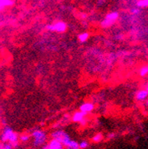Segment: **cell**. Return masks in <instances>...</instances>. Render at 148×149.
I'll return each mask as SVG.
<instances>
[{"mask_svg": "<svg viewBox=\"0 0 148 149\" xmlns=\"http://www.w3.org/2000/svg\"><path fill=\"white\" fill-rule=\"evenodd\" d=\"M0 140L2 142H8L13 146L14 148L19 145V136L11 127L6 126L0 135Z\"/></svg>", "mask_w": 148, "mask_h": 149, "instance_id": "cell-1", "label": "cell"}, {"mask_svg": "<svg viewBox=\"0 0 148 149\" xmlns=\"http://www.w3.org/2000/svg\"><path fill=\"white\" fill-rule=\"evenodd\" d=\"M71 120L73 121V123H79L81 126L84 127L87 124V122H88L87 114L80 111H77L74 112L73 115H72Z\"/></svg>", "mask_w": 148, "mask_h": 149, "instance_id": "cell-6", "label": "cell"}, {"mask_svg": "<svg viewBox=\"0 0 148 149\" xmlns=\"http://www.w3.org/2000/svg\"><path fill=\"white\" fill-rule=\"evenodd\" d=\"M131 13L132 14V15H138L141 13V9H140V8L138 7L133 8H131Z\"/></svg>", "mask_w": 148, "mask_h": 149, "instance_id": "cell-18", "label": "cell"}, {"mask_svg": "<svg viewBox=\"0 0 148 149\" xmlns=\"http://www.w3.org/2000/svg\"><path fill=\"white\" fill-rule=\"evenodd\" d=\"M119 13L117 11H111L106 15L104 20L101 22V26L102 28H109L115 24L119 18Z\"/></svg>", "mask_w": 148, "mask_h": 149, "instance_id": "cell-4", "label": "cell"}, {"mask_svg": "<svg viewBox=\"0 0 148 149\" xmlns=\"http://www.w3.org/2000/svg\"><path fill=\"white\" fill-rule=\"evenodd\" d=\"M79 149H86L89 146V143L86 140H82L80 142H79Z\"/></svg>", "mask_w": 148, "mask_h": 149, "instance_id": "cell-15", "label": "cell"}, {"mask_svg": "<svg viewBox=\"0 0 148 149\" xmlns=\"http://www.w3.org/2000/svg\"><path fill=\"white\" fill-rule=\"evenodd\" d=\"M148 98V92L146 89H140L135 95V99L138 102H145Z\"/></svg>", "mask_w": 148, "mask_h": 149, "instance_id": "cell-9", "label": "cell"}, {"mask_svg": "<svg viewBox=\"0 0 148 149\" xmlns=\"http://www.w3.org/2000/svg\"><path fill=\"white\" fill-rule=\"evenodd\" d=\"M0 149H14L13 146L8 142H0Z\"/></svg>", "mask_w": 148, "mask_h": 149, "instance_id": "cell-16", "label": "cell"}, {"mask_svg": "<svg viewBox=\"0 0 148 149\" xmlns=\"http://www.w3.org/2000/svg\"><path fill=\"white\" fill-rule=\"evenodd\" d=\"M51 139H54L59 141L64 146V148L69 143V141L72 139L67 132H66L65 131L62 130H54V132L51 133Z\"/></svg>", "mask_w": 148, "mask_h": 149, "instance_id": "cell-3", "label": "cell"}, {"mask_svg": "<svg viewBox=\"0 0 148 149\" xmlns=\"http://www.w3.org/2000/svg\"><path fill=\"white\" fill-rule=\"evenodd\" d=\"M30 137L33 139V146L34 147L39 148L42 147L47 142L48 136L46 132L42 130H34L30 135Z\"/></svg>", "mask_w": 148, "mask_h": 149, "instance_id": "cell-2", "label": "cell"}, {"mask_svg": "<svg viewBox=\"0 0 148 149\" xmlns=\"http://www.w3.org/2000/svg\"><path fill=\"white\" fill-rule=\"evenodd\" d=\"M145 89H146V90L148 92V83H147L146 86H145Z\"/></svg>", "mask_w": 148, "mask_h": 149, "instance_id": "cell-21", "label": "cell"}, {"mask_svg": "<svg viewBox=\"0 0 148 149\" xmlns=\"http://www.w3.org/2000/svg\"><path fill=\"white\" fill-rule=\"evenodd\" d=\"M14 3V0H0V11H2L6 8L11 7Z\"/></svg>", "mask_w": 148, "mask_h": 149, "instance_id": "cell-10", "label": "cell"}, {"mask_svg": "<svg viewBox=\"0 0 148 149\" xmlns=\"http://www.w3.org/2000/svg\"><path fill=\"white\" fill-rule=\"evenodd\" d=\"M147 105L148 106V100H147Z\"/></svg>", "mask_w": 148, "mask_h": 149, "instance_id": "cell-23", "label": "cell"}, {"mask_svg": "<svg viewBox=\"0 0 148 149\" xmlns=\"http://www.w3.org/2000/svg\"><path fill=\"white\" fill-rule=\"evenodd\" d=\"M94 108H95V105H94V103L90 102H85L80 104V106H79V111L85 113V114H88V113L93 111Z\"/></svg>", "mask_w": 148, "mask_h": 149, "instance_id": "cell-8", "label": "cell"}, {"mask_svg": "<svg viewBox=\"0 0 148 149\" xmlns=\"http://www.w3.org/2000/svg\"><path fill=\"white\" fill-rule=\"evenodd\" d=\"M148 74V65H144L139 70V76L141 77H145Z\"/></svg>", "mask_w": 148, "mask_h": 149, "instance_id": "cell-13", "label": "cell"}, {"mask_svg": "<svg viewBox=\"0 0 148 149\" xmlns=\"http://www.w3.org/2000/svg\"><path fill=\"white\" fill-rule=\"evenodd\" d=\"M30 136L28 134H23L19 136V141L21 142H27L30 140Z\"/></svg>", "mask_w": 148, "mask_h": 149, "instance_id": "cell-17", "label": "cell"}, {"mask_svg": "<svg viewBox=\"0 0 148 149\" xmlns=\"http://www.w3.org/2000/svg\"><path fill=\"white\" fill-rule=\"evenodd\" d=\"M106 3V0H98L97 1V4L98 6H102Z\"/></svg>", "mask_w": 148, "mask_h": 149, "instance_id": "cell-19", "label": "cell"}, {"mask_svg": "<svg viewBox=\"0 0 148 149\" xmlns=\"http://www.w3.org/2000/svg\"><path fill=\"white\" fill-rule=\"evenodd\" d=\"M46 30L51 32H56L58 33H63L67 29V25L64 21H57L56 23L48 24L46 26Z\"/></svg>", "mask_w": 148, "mask_h": 149, "instance_id": "cell-5", "label": "cell"}, {"mask_svg": "<svg viewBox=\"0 0 148 149\" xmlns=\"http://www.w3.org/2000/svg\"><path fill=\"white\" fill-rule=\"evenodd\" d=\"M103 134L101 133V132H98V133H96V134L92 137V141L94 142V143H99V142H101V141L103 140Z\"/></svg>", "mask_w": 148, "mask_h": 149, "instance_id": "cell-12", "label": "cell"}, {"mask_svg": "<svg viewBox=\"0 0 148 149\" xmlns=\"http://www.w3.org/2000/svg\"><path fill=\"white\" fill-rule=\"evenodd\" d=\"M89 33L88 32H83L82 33L79 34L78 35V40L79 42L83 43V42H85L87 40L89 39Z\"/></svg>", "mask_w": 148, "mask_h": 149, "instance_id": "cell-11", "label": "cell"}, {"mask_svg": "<svg viewBox=\"0 0 148 149\" xmlns=\"http://www.w3.org/2000/svg\"><path fill=\"white\" fill-rule=\"evenodd\" d=\"M42 149H64V147L59 141L51 139L50 141L42 146Z\"/></svg>", "mask_w": 148, "mask_h": 149, "instance_id": "cell-7", "label": "cell"}, {"mask_svg": "<svg viewBox=\"0 0 148 149\" xmlns=\"http://www.w3.org/2000/svg\"><path fill=\"white\" fill-rule=\"evenodd\" d=\"M1 115H2V113H1V111H0V118H1Z\"/></svg>", "mask_w": 148, "mask_h": 149, "instance_id": "cell-22", "label": "cell"}, {"mask_svg": "<svg viewBox=\"0 0 148 149\" xmlns=\"http://www.w3.org/2000/svg\"><path fill=\"white\" fill-rule=\"evenodd\" d=\"M64 149H67V148H64Z\"/></svg>", "mask_w": 148, "mask_h": 149, "instance_id": "cell-24", "label": "cell"}, {"mask_svg": "<svg viewBox=\"0 0 148 149\" xmlns=\"http://www.w3.org/2000/svg\"><path fill=\"white\" fill-rule=\"evenodd\" d=\"M115 134L114 133H110V134H108V136H107V138L109 139H113L115 137Z\"/></svg>", "mask_w": 148, "mask_h": 149, "instance_id": "cell-20", "label": "cell"}, {"mask_svg": "<svg viewBox=\"0 0 148 149\" xmlns=\"http://www.w3.org/2000/svg\"><path fill=\"white\" fill-rule=\"evenodd\" d=\"M136 6L139 8H148V0H138L136 3Z\"/></svg>", "mask_w": 148, "mask_h": 149, "instance_id": "cell-14", "label": "cell"}]
</instances>
